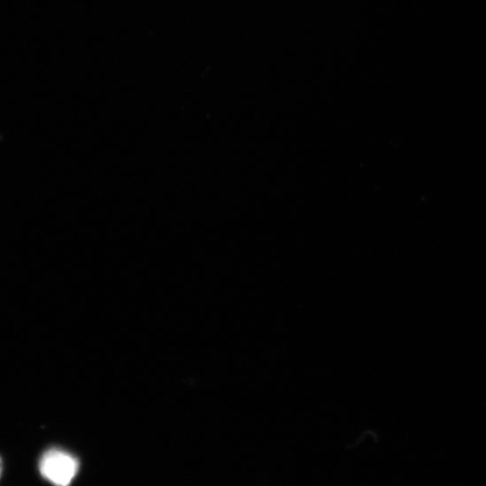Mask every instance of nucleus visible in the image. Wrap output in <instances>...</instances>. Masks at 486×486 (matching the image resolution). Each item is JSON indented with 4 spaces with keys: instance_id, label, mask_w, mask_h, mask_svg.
Here are the masks:
<instances>
[{
    "instance_id": "f257e3e1",
    "label": "nucleus",
    "mask_w": 486,
    "mask_h": 486,
    "mask_svg": "<svg viewBox=\"0 0 486 486\" xmlns=\"http://www.w3.org/2000/svg\"><path fill=\"white\" fill-rule=\"evenodd\" d=\"M78 468V460L58 449L47 451L39 463L42 477L56 486H69L77 474Z\"/></svg>"
},
{
    "instance_id": "f03ea898",
    "label": "nucleus",
    "mask_w": 486,
    "mask_h": 486,
    "mask_svg": "<svg viewBox=\"0 0 486 486\" xmlns=\"http://www.w3.org/2000/svg\"><path fill=\"white\" fill-rule=\"evenodd\" d=\"M4 473V461L2 457H0V478H2Z\"/></svg>"
}]
</instances>
